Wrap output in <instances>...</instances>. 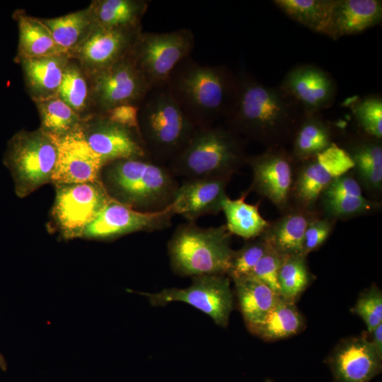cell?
Wrapping results in <instances>:
<instances>
[{"mask_svg": "<svg viewBox=\"0 0 382 382\" xmlns=\"http://www.w3.org/2000/svg\"><path fill=\"white\" fill-rule=\"evenodd\" d=\"M90 79L94 113L122 105H140L151 90L131 52Z\"/></svg>", "mask_w": 382, "mask_h": 382, "instance_id": "cell-11", "label": "cell"}, {"mask_svg": "<svg viewBox=\"0 0 382 382\" xmlns=\"http://www.w3.org/2000/svg\"><path fill=\"white\" fill-rule=\"evenodd\" d=\"M283 257L268 244L266 253L250 274L266 284L278 295V275Z\"/></svg>", "mask_w": 382, "mask_h": 382, "instance_id": "cell-39", "label": "cell"}, {"mask_svg": "<svg viewBox=\"0 0 382 382\" xmlns=\"http://www.w3.org/2000/svg\"><path fill=\"white\" fill-rule=\"evenodd\" d=\"M382 20V1L335 0L326 35L336 40L375 26Z\"/></svg>", "mask_w": 382, "mask_h": 382, "instance_id": "cell-21", "label": "cell"}, {"mask_svg": "<svg viewBox=\"0 0 382 382\" xmlns=\"http://www.w3.org/2000/svg\"><path fill=\"white\" fill-rule=\"evenodd\" d=\"M267 248L268 243L262 238L234 251L227 274L233 280L250 275Z\"/></svg>", "mask_w": 382, "mask_h": 382, "instance_id": "cell-36", "label": "cell"}, {"mask_svg": "<svg viewBox=\"0 0 382 382\" xmlns=\"http://www.w3.org/2000/svg\"><path fill=\"white\" fill-rule=\"evenodd\" d=\"M332 132L320 113L303 112L296 127L294 154L302 160H309L332 143Z\"/></svg>", "mask_w": 382, "mask_h": 382, "instance_id": "cell-29", "label": "cell"}, {"mask_svg": "<svg viewBox=\"0 0 382 382\" xmlns=\"http://www.w3.org/2000/svg\"><path fill=\"white\" fill-rule=\"evenodd\" d=\"M0 369L2 371H6L7 369V364L4 356L0 353Z\"/></svg>", "mask_w": 382, "mask_h": 382, "instance_id": "cell-45", "label": "cell"}, {"mask_svg": "<svg viewBox=\"0 0 382 382\" xmlns=\"http://www.w3.org/2000/svg\"><path fill=\"white\" fill-rule=\"evenodd\" d=\"M146 0H94L91 8L95 27L103 28H137L146 13Z\"/></svg>", "mask_w": 382, "mask_h": 382, "instance_id": "cell-24", "label": "cell"}, {"mask_svg": "<svg viewBox=\"0 0 382 382\" xmlns=\"http://www.w3.org/2000/svg\"><path fill=\"white\" fill-rule=\"evenodd\" d=\"M325 206L331 214L340 216L367 211L372 204L364 197L340 196L325 198Z\"/></svg>", "mask_w": 382, "mask_h": 382, "instance_id": "cell-40", "label": "cell"}, {"mask_svg": "<svg viewBox=\"0 0 382 382\" xmlns=\"http://www.w3.org/2000/svg\"><path fill=\"white\" fill-rule=\"evenodd\" d=\"M330 231V224L326 220L309 222L304 233L302 255L306 256L320 247L328 237Z\"/></svg>", "mask_w": 382, "mask_h": 382, "instance_id": "cell-41", "label": "cell"}, {"mask_svg": "<svg viewBox=\"0 0 382 382\" xmlns=\"http://www.w3.org/2000/svg\"><path fill=\"white\" fill-rule=\"evenodd\" d=\"M13 17L18 28L16 62L22 59L66 54L56 43L40 18L28 15L22 10L16 11Z\"/></svg>", "mask_w": 382, "mask_h": 382, "instance_id": "cell-23", "label": "cell"}, {"mask_svg": "<svg viewBox=\"0 0 382 382\" xmlns=\"http://www.w3.org/2000/svg\"><path fill=\"white\" fill-rule=\"evenodd\" d=\"M112 199L101 180L56 185L52 214L64 238H78Z\"/></svg>", "mask_w": 382, "mask_h": 382, "instance_id": "cell-9", "label": "cell"}, {"mask_svg": "<svg viewBox=\"0 0 382 382\" xmlns=\"http://www.w3.org/2000/svg\"><path fill=\"white\" fill-rule=\"evenodd\" d=\"M243 159L242 146L233 131L211 125L198 127L168 166L175 177L185 180L231 177Z\"/></svg>", "mask_w": 382, "mask_h": 382, "instance_id": "cell-6", "label": "cell"}, {"mask_svg": "<svg viewBox=\"0 0 382 382\" xmlns=\"http://www.w3.org/2000/svg\"><path fill=\"white\" fill-rule=\"evenodd\" d=\"M359 173L382 168V147L375 140H366L353 144L347 151Z\"/></svg>", "mask_w": 382, "mask_h": 382, "instance_id": "cell-38", "label": "cell"}, {"mask_svg": "<svg viewBox=\"0 0 382 382\" xmlns=\"http://www.w3.org/2000/svg\"><path fill=\"white\" fill-rule=\"evenodd\" d=\"M81 129L104 166L120 159L149 157L138 129L114 122L103 114L83 120Z\"/></svg>", "mask_w": 382, "mask_h": 382, "instance_id": "cell-13", "label": "cell"}, {"mask_svg": "<svg viewBox=\"0 0 382 382\" xmlns=\"http://www.w3.org/2000/svg\"><path fill=\"white\" fill-rule=\"evenodd\" d=\"M245 197L243 194L238 199H231L227 196L222 202L221 211L231 234L250 239L264 233L269 224L260 214L257 205L245 202Z\"/></svg>", "mask_w": 382, "mask_h": 382, "instance_id": "cell-30", "label": "cell"}, {"mask_svg": "<svg viewBox=\"0 0 382 382\" xmlns=\"http://www.w3.org/2000/svg\"><path fill=\"white\" fill-rule=\"evenodd\" d=\"M249 162L255 190L279 207H284L288 201L292 180L287 156L282 151L270 150L253 156Z\"/></svg>", "mask_w": 382, "mask_h": 382, "instance_id": "cell-20", "label": "cell"}, {"mask_svg": "<svg viewBox=\"0 0 382 382\" xmlns=\"http://www.w3.org/2000/svg\"><path fill=\"white\" fill-rule=\"evenodd\" d=\"M40 19L51 32L58 46L69 55L86 40L95 28L89 6L59 17Z\"/></svg>", "mask_w": 382, "mask_h": 382, "instance_id": "cell-26", "label": "cell"}, {"mask_svg": "<svg viewBox=\"0 0 382 382\" xmlns=\"http://www.w3.org/2000/svg\"><path fill=\"white\" fill-rule=\"evenodd\" d=\"M335 0H274L288 17L310 30L326 35Z\"/></svg>", "mask_w": 382, "mask_h": 382, "instance_id": "cell-31", "label": "cell"}, {"mask_svg": "<svg viewBox=\"0 0 382 382\" xmlns=\"http://www.w3.org/2000/svg\"><path fill=\"white\" fill-rule=\"evenodd\" d=\"M310 282L305 256H284L279 271V295L282 299L295 303Z\"/></svg>", "mask_w": 382, "mask_h": 382, "instance_id": "cell-34", "label": "cell"}, {"mask_svg": "<svg viewBox=\"0 0 382 382\" xmlns=\"http://www.w3.org/2000/svg\"><path fill=\"white\" fill-rule=\"evenodd\" d=\"M301 214H291L279 221L262 237L282 256L303 255L304 233L308 224Z\"/></svg>", "mask_w": 382, "mask_h": 382, "instance_id": "cell-33", "label": "cell"}, {"mask_svg": "<svg viewBox=\"0 0 382 382\" xmlns=\"http://www.w3.org/2000/svg\"><path fill=\"white\" fill-rule=\"evenodd\" d=\"M57 96L83 120L94 114L91 79L72 57L64 69Z\"/></svg>", "mask_w": 382, "mask_h": 382, "instance_id": "cell-27", "label": "cell"}, {"mask_svg": "<svg viewBox=\"0 0 382 382\" xmlns=\"http://www.w3.org/2000/svg\"><path fill=\"white\" fill-rule=\"evenodd\" d=\"M323 192L325 198L340 196L363 197L359 183L353 178L345 175L334 179Z\"/></svg>", "mask_w": 382, "mask_h": 382, "instance_id": "cell-43", "label": "cell"}, {"mask_svg": "<svg viewBox=\"0 0 382 382\" xmlns=\"http://www.w3.org/2000/svg\"><path fill=\"white\" fill-rule=\"evenodd\" d=\"M139 105L126 104L116 106L100 114L114 122L139 130Z\"/></svg>", "mask_w": 382, "mask_h": 382, "instance_id": "cell-42", "label": "cell"}, {"mask_svg": "<svg viewBox=\"0 0 382 382\" xmlns=\"http://www.w3.org/2000/svg\"><path fill=\"white\" fill-rule=\"evenodd\" d=\"M370 342L378 356L382 358V323L378 325L371 332Z\"/></svg>", "mask_w": 382, "mask_h": 382, "instance_id": "cell-44", "label": "cell"}, {"mask_svg": "<svg viewBox=\"0 0 382 382\" xmlns=\"http://www.w3.org/2000/svg\"><path fill=\"white\" fill-rule=\"evenodd\" d=\"M57 160L54 139L38 129L19 131L10 139L4 163L11 173L17 195L24 197L52 182Z\"/></svg>", "mask_w": 382, "mask_h": 382, "instance_id": "cell-7", "label": "cell"}, {"mask_svg": "<svg viewBox=\"0 0 382 382\" xmlns=\"http://www.w3.org/2000/svg\"><path fill=\"white\" fill-rule=\"evenodd\" d=\"M195 45L191 29L170 32L141 31L131 51L151 89L166 86L173 71L187 58Z\"/></svg>", "mask_w": 382, "mask_h": 382, "instance_id": "cell-8", "label": "cell"}, {"mask_svg": "<svg viewBox=\"0 0 382 382\" xmlns=\"http://www.w3.org/2000/svg\"><path fill=\"white\" fill-rule=\"evenodd\" d=\"M381 362L364 335L342 340L328 360L337 382H369L381 372Z\"/></svg>", "mask_w": 382, "mask_h": 382, "instance_id": "cell-18", "label": "cell"}, {"mask_svg": "<svg viewBox=\"0 0 382 382\" xmlns=\"http://www.w3.org/2000/svg\"><path fill=\"white\" fill-rule=\"evenodd\" d=\"M101 173L112 199L141 212L169 207L179 186L169 167L150 157L115 161L105 165Z\"/></svg>", "mask_w": 382, "mask_h": 382, "instance_id": "cell-3", "label": "cell"}, {"mask_svg": "<svg viewBox=\"0 0 382 382\" xmlns=\"http://www.w3.org/2000/svg\"><path fill=\"white\" fill-rule=\"evenodd\" d=\"M238 79L237 100L228 119L234 131L275 143L296 128L303 111L283 89L264 85L245 72Z\"/></svg>", "mask_w": 382, "mask_h": 382, "instance_id": "cell-2", "label": "cell"}, {"mask_svg": "<svg viewBox=\"0 0 382 382\" xmlns=\"http://www.w3.org/2000/svg\"><path fill=\"white\" fill-rule=\"evenodd\" d=\"M309 160L296 187L298 199L306 206L313 205L334 179L354 168L348 152L334 142Z\"/></svg>", "mask_w": 382, "mask_h": 382, "instance_id": "cell-17", "label": "cell"}, {"mask_svg": "<svg viewBox=\"0 0 382 382\" xmlns=\"http://www.w3.org/2000/svg\"><path fill=\"white\" fill-rule=\"evenodd\" d=\"M304 328V320L295 303L279 298L265 318L249 330L265 340H277L300 332Z\"/></svg>", "mask_w": 382, "mask_h": 382, "instance_id": "cell-28", "label": "cell"}, {"mask_svg": "<svg viewBox=\"0 0 382 382\" xmlns=\"http://www.w3.org/2000/svg\"><path fill=\"white\" fill-rule=\"evenodd\" d=\"M230 177H209L185 180L179 185L171 212L195 222L199 217L221 211L223 200L227 197L226 188Z\"/></svg>", "mask_w": 382, "mask_h": 382, "instance_id": "cell-19", "label": "cell"}, {"mask_svg": "<svg viewBox=\"0 0 382 382\" xmlns=\"http://www.w3.org/2000/svg\"><path fill=\"white\" fill-rule=\"evenodd\" d=\"M40 129L51 137H62L81 127L83 120L57 96L34 102Z\"/></svg>", "mask_w": 382, "mask_h": 382, "instance_id": "cell-32", "label": "cell"}, {"mask_svg": "<svg viewBox=\"0 0 382 382\" xmlns=\"http://www.w3.org/2000/svg\"><path fill=\"white\" fill-rule=\"evenodd\" d=\"M141 27L103 28L95 27L86 40L70 55L91 78L129 54Z\"/></svg>", "mask_w": 382, "mask_h": 382, "instance_id": "cell-14", "label": "cell"}, {"mask_svg": "<svg viewBox=\"0 0 382 382\" xmlns=\"http://www.w3.org/2000/svg\"><path fill=\"white\" fill-rule=\"evenodd\" d=\"M153 306L170 302L186 303L208 315L219 325H228L233 298L229 278L226 274H204L192 277V284L184 289H165L158 293H139Z\"/></svg>", "mask_w": 382, "mask_h": 382, "instance_id": "cell-10", "label": "cell"}, {"mask_svg": "<svg viewBox=\"0 0 382 382\" xmlns=\"http://www.w3.org/2000/svg\"><path fill=\"white\" fill-rule=\"evenodd\" d=\"M51 137L57 148L52 183L74 184L101 180L104 165L87 143L81 127L62 137Z\"/></svg>", "mask_w": 382, "mask_h": 382, "instance_id": "cell-15", "label": "cell"}, {"mask_svg": "<svg viewBox=\"0 0 382 382\" xmlns=\"http://www.w3.org/2000/svg\"><path fill=\"white\" fill-rule=\"evenodd\" d=\"M226 225L202 228L179 225L168 243L173 270L183 277L227 274L234 251Z\"/></svg>", "mask_w": 382, "mask_h": 382, "instance_id": "cell-5", "label": "cell"}, {"mask_svg": "<svg viewBox=\"0 0 382 382\" xmlns=\"http://www.w3.org/2000/svg\"><path fill=\"white\" fill-rule=\"evenodd\" d=\"M354 117L358 125L369 136L382 137V98L379 95H369L357 99L351 104Z\"/></svg>", "mask_w": 382, "mask_h": 382, "instance_id": "cell-35", "label": "cell"}, {"mask_svg": "<svg viewBox=\"0 0 382 382\" xmlns=\"http://www.w3.org/2000/svg\"><path fill=\"white\" fill-rule=\"evenodd\" d=\"M139 132L150 158L170 162L199 127L183 111L167 86L151 89L139 105Z\"/></svg>", "mask_w": 382, "mask_h": 382, "instance_id": "cell-4", "label": "cell"}, {"mask_svg": "<svg viewBox=\"0 0 382 382\" xmlns=\"http://www.w3.org/2000/svg\"><path fill=\"white\" fill-rule=\"evenodd\" d=\"M169 207L157 212H141L114 199L83 230L81 238L112 240L138 231L162 230L171 224Z\"/></svg>", "mask_w": 382, "mask_h": 382, "instance_id": "cell-12", "label": "cell"}, {"mask_svg": "<svg viewBox=\"0 0 382 382\" xmlns=\"http://www.w3.org/2000/svg\"><path fill=\"white\" fill-rule=\"evenodd\" d=\"M279 87L307 113H320L330 108L337 94V85L330 73L311 64L292 67Z\"/></svg>", "mask_w": 382, "mask_h": 382, "instance_id": "cell-16", "label": "cell"}, {"mask_svg": "<svg viewBox=\"0 0 382 382\" xmlns=\"http://www.w3.org/2000/svg\"><path fill=\"white\" fill-rule=\"evenodd\" d=\"M233 282L248 328L260 323L280 298L269 286L251 275Z\"/></svg>", "mask_w": 382, "mask_h": 382, "instance_id": "cell-25", "label": "cell"}, {"mask_svg": "<svg viewBox=\"0 0 382 382\" xmlns=\"http://www.w3.org/2000/svg\"></svg>", "mask_w": 382, "mask_h": 382, "instance_id": "cell-46", "label": "cell"}, {"mask_svg": "<svg viewBox=\"0 0 382 382\" xmlns=\"http://www.w3.org/2000/svg\"><path fill=\"white\" fill-rule=\"evenodd\" d=\"M167 87L197 127L214 125L232 115L238 92V76L221 66L202 65L189 57L173 71Z\"/></svg>", "mask_w": 382, "mask_h": 382, "instance_id": "cell-1", "label": "cell"}, {"mask_svg": "<svg viewBox=\"0 0 382 382\" xmlns=\"http://www.w3.org/2000/svg\"><path fill=\"white\" fill-rule=\"evenodd\" d=\"M352 311L365 323L368 333L382 323V292L373 284L358 298Z\"/></svg>", "mask_w": 382, "mask_h": 382, "instance_id": "cell-37", "label": "cell"}, {"mask_svg": "<svg viewBox=\"0 0 382 382\" xmlns=\"http://www.w3.org/2000/svg\"><path fill=\"white\" fill-rule=\"evenodd\" d=\"M70 57L64 53L17 61L22 69L26 90L33 102L57 96Z\"/></svg>", "mask_w": 382, "mask_h": 382, "instance_id": "cell-22", "label": "cell"}]
</instances>
